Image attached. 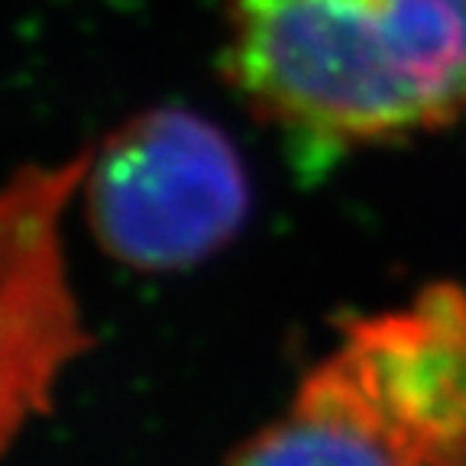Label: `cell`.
<instances>
[{
	"label": "cell",
	"mask_w": 466,
	"mask_h": 466,
	"mask_svg": "<svg viewBox=\"0 0 466 466\" xmlns=\"http://www.w3.org/2000/svg\"><path fill=\"white\" fill-rule=\"evenodd\" d=\"M224 75L328 149L441 130L466 116V0H224Z\"/></svg>",
	"instance_id": "obj_1"
},
{
	"label": "cell",
	"mask_w": 466,
	"mask_h": 466,
	"mask_svg": "<svg viewBox=\"0 0 466 466\" xmlns=\"http://www.w3.org/2000/svg\"><path fill=\"white\" fill-rule=\"evenodd\" d=\"M85 218L110 259L178 272L211 259L249 214V178L220 127L185 107H153L87 156Z\"/></svg>",
	"instance_id": "obj_3"
},
{
	"label": "cell",
	"mask_w": 466,
	"mask_h": 466,
	"mask_svg": "<svg viewBox=\"0 0 466 466\" xmlns=\"http://www.w3.org/2000/svg\"><path fill=\"white\" fill-rule=\"evenodd\" d=\"M91 149L58 166H23L0 204V363L4 441L49 408L58 372L81 350L78 308L66 276L62 218L81 188Z\"/></svg>",
	"instance_id": "obj_4"
},
{
	"label": "cell",
	"mask_w": 466,
	"mask_h": 466,
	"mask_svg": "<svg viewBox=\"0 0 466 466\" xmlns=\"http://www.w3.org/2000/svg\"><path fill=\"white\" fill-rule=\"evenodd\" d=\"M224 466H466V285L347 320L289 408Z\"/></svg>",
	"instance_id": "obj_2"
}]
</instances>
